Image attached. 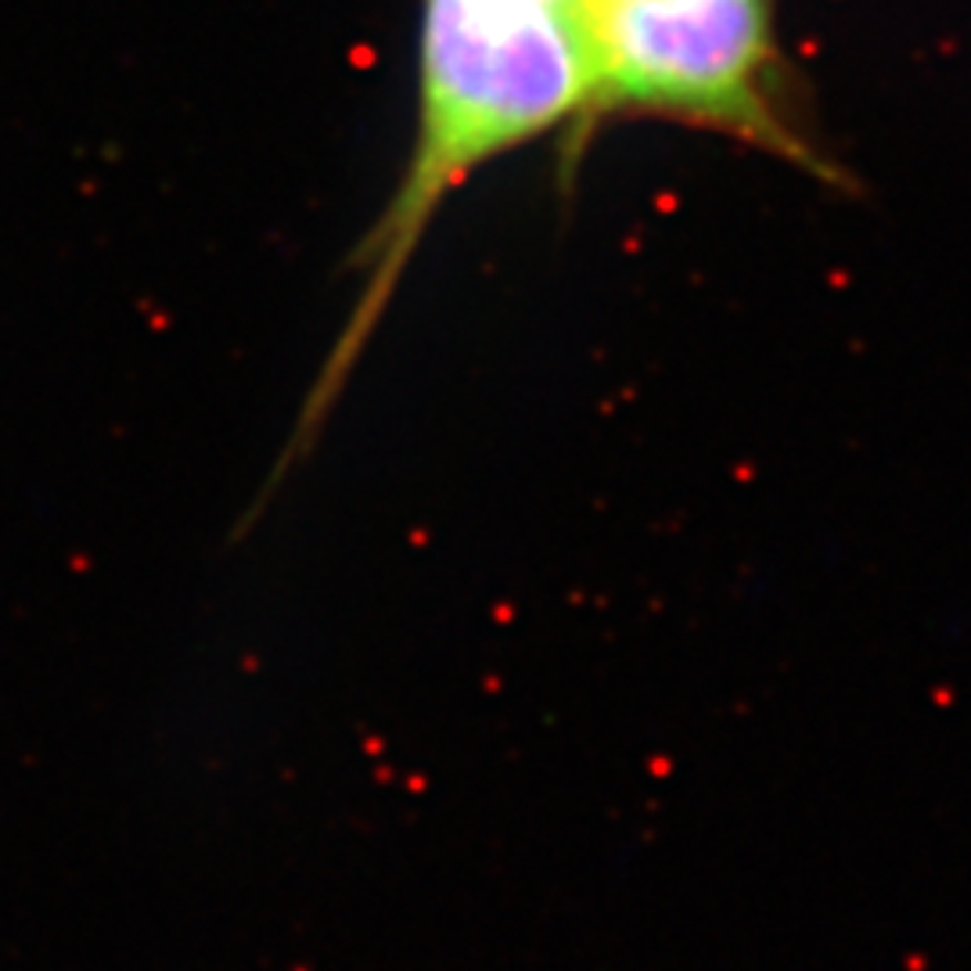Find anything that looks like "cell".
<instances>
[{
  "instance_id": "1",
  "label": "cell",
  "mask_w": 971,
  "mask_h": 971,
  "mask_svg": "<svg viewBox=\"0 0 971 971\" xmlns=\"http://www.w3.org/2000/svg\"><path fill=\"white\" fill-rule=\"evenodd\" d=\"M583 29L591 101L572 134L576 149L612 112H655L838 181L791 109L770 0H601Z\"/></svg>"
},
{
  "instance_id": "2",
  "label": "cell",
  "mask_w": 971,
  "mask_h": 971,
  "mask_svg": "<svg viewBox=\"0 0 971 971\" xmlns=\"http://www.w3.org/2000/svg\"><path fill=\"white\" fill-rule=\"evenodd\" d=\"M594 4H601V0H580V19H583V14L591 11Z\"/></svg>"
}]
</instances>
